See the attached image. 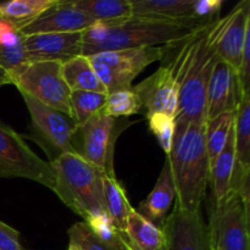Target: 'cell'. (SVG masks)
<instances>
[{"label": "cell", "instance_id": "cell-1", "mask_svg": "<svg viewBox=\"0 0 250 250\" xmlns=\"http://www.w3.org/2000/svg\"><path fill=\"white\" fill-rule=\"evenodd\" d=\"M175 122L172 148L166 158L172 173L176 203L186 211H200L210 176L205 124Z\"/></svg>", "mask_w": 250, "mask_h": 250}, {"label": "cell", "instance_id": "cell-2", "mask_svg": "<svg viewBox=\"0 0 250 250\" xmlns=\"http://www.w3.org/2000/svg\"><path fill=\"white\" fill-rule=\"evenodd\" d=\"M202 26L204 24L156 21L136 16L115 23L95 22L83 32L82 55L90 56L104 51L143 46H163L189 36Z\"/></svg>", "mask_w": 250, "mask_h": 250}, {"label": "cell", "instance_id": "cell-3", "mask_svg": "<svg viewBox=\"0 0 250 250\" xmlns=\"http://www.w3.org/2000/svg\"><path fill=\"white\" fill-rule=\"evenodd\" d=\"M221 17L198 31L197 41L187 59L180 82L175 121L207 122V90L212 70L219 60L214 48Z\"/></svg>", "mask_w": 250, "mask_h": 250}, {"label": "cell", "instance_id": "cell-4", "mask_svg": "<svg viewBox=\"0 0 250 250\" xmlns=\"http://www.w3.org/2000/svg\"><path fill=\"white\" fill-rule=\"evenodd\" d=\"M53 192L85 221L105 211L103 180L105 172L77 154H62L51 161Z\"/></svg>", "mask_w": 250, "mask_h": 250}, {"label": "cell", "instance_id": "cell-5", "mask_svg": "<svg viewBox=\"0 0 250 250\" xmlns=\"http://www.w3.org/2000/svg\"><path fill=\"white\" fill-rule=\"evenodd\" d=\"M202 27L180 41L163 45L160 67L148 78L132 87L141 100L146 117L156 112L176 116L181 76L197 41L198 31Z\"/></svg>", "mask_w": 250, "mask_h": 250}, {"label": "cell", "instance_id": "cell-6", "mask_svg": "<svg viewBox=\"0 0 250 250\" xmlns=\"http://www.w3.org/2000/svg\"><path fill=\"white\" fill-rule=\"evenodd\" d=\"M131 125L127 117L115 119L99 112L77 126L72 136L73 151L104 171L105 175L115 177V144L120 134Z\"/></svg>", "mask_w": 250, "mask_h": 250}, {"label": "cell", "instance_id": "cell-7", "mask_svg": "<svg viewBox=\"0 0 250 250\" xmlns=\"http://www.w3.org/2000/svg\"><path fill=\"white\" fill-rule=\"evenodd\" d=\"M61 65L56 61H27L10 75V82L21 94L72 119L71 90L62 77Z\"/></svg>", "mask_w": 250, "mask_h": 250}, {"label": "cell", "instance_id": "cell-8", "mask_svg": "<svg viewBox=\"0 0 250 250\" xmlns=\"http://www.w3.org/2000/svg\"><path fill=\"white\" fill-rule=\"evenodd\" d=\"M163 46L104 51L87 56L106 93L132 88L134 78L163 58Z\"/></svg>", "mask_w": 250, "mask_h": 250}, {"label": "cell", "instance_id": "cell-9", "mask_svg": "<svg viewBox=\"0 0 250 250\" xmlns=\"http://www.w3.org/2000/svg\"><path fill=\"white\" fill-rule=\"evenodd\" d=\"M31 115V126L27 138L36 142L46 153L49 163L62 154H75L72 136L77 124L62 112L54 110L33 98L21 94Z\"/></svg>", "mask_w": 250, "mask_h": 250}, {"label": "cell", "instance_id": "cell-10", "mask_svg": "<svg viewBox=\"0 0 250 250\" xmlns=\"http://www.w3.org/2000/svg\"><path fill=\"white\" fill-rule=\"evenodd\" d=\"M0 178H26L53 190L54 172L49 161L39 158L23 137L0 121Z\"/></svg>", "mask_w": 250, "mask_h": 250}, {"label": "cell", "instance_id": "cell-11", "mask_svg": "<svg viewBox=\"0 0 250 250\" xmlns=\"http://www.w3.org/2000/svg\"><path fill=\"white\" fill-rule=\"evenodd\" d=\"M208 233L211 249L250 250L249 204L239 190H229L221 203L212 205Z\"/></svg>", "mask_w": 250, "mask_h": 250}, {"label": "cell", "instance_id": "cell-12", "mask_svg": "<svg viewBox=\"0 0 250 250\" xmlns=\"http://www.w3.org/2000/svg\"><path fill=\"white\" fill-rule=\"evenodd\" d=\"M161 229L165 250H211L208 226L200 211H186L175 203Z\"/></svg>", "mask_w": 250, "mask_h": 250}, {"label": "cell", "instance_id": "cell-13", "mask_svg": "<svg viewBox=\"0 0 250 250\" xmlns=\"http://www.w3.org/2000/svg\"><path fill=\"white\" fill-rule=\"evenodd\" d=\"M250 28V1L238 2L226 16L221 17L214 48L221 60L239 72L246 34ZM239 75V73H238Z\"/></svg>", "mask_w": 250, "mask_h": 250}, {"label": "cell", "instance_id": "cell-14", "mask_svg": "<svg viewBox=\"0 0 250 250\" xmlns=\"http://www.w3.org/2000/svg\"><path fill=\"white\" fill-rule=\"evenodd\" d=\"M238 71L226 61H216L207 90V121L236 111L242 97Z\"/></svg>", "mask_w": 250, "mask_h": 250}, {"label": "cell", "instance_id": "cell-15", "mask_svg": "<svg viewBox=\"0 0 250 250\" xmlns=\"http://www.w3.org/2000/svg\"><path fill=\"white\" fill-rule=\"evenodd\" d=\"M83 32L42 33L24 37L23 46L28 61L66 62L82 55Z\"/></svg>", "mask_w": 250, "mask_h": 250}, {"label": "cell", "instance_id": "cell-16", "mask_svg": "<svg viewBox=\"0 0 250 250\" xmlns=\"http://www.w3.org/2000/svg\"><path fill=\"white\" fill-rule=\"evenodd\" d=\"M94 23L95 21L76 9L71 1L59 0L20 32L23 37L42 33H75L87 31Z\"/></svg>", "mask_w": 250, "mask_h": 250}, {"label": "cell", "instance_id": "cell-17", "mask_svg": "<svg viewBox=\"0 0 250 250\" xmlns=\"http://www.w3.org/2000/svg\"><path fill=\"white\" fill-rule=\"evenodd\" d=\"M131 4L136 17L177 23H209L197 17L195 0H133Z\"/></svg>", "mask_w": 250, "mask_h": 250}, {"label": "cell", "instance_id": "cell-18", "mask_svg": "<svg viewBox=\"0 0 250 250\" xmlns=\"http://www.w3.org/2000/svg\"><path fill=\"white\" fill-rule=\"evenodd\" d=\"M175 199V185H173L170 164L166 158L163 170H161L160 176H159L153 190L149 193V195L143 202L139 203L137 211L161 229Z\"/></svg>", "mask_w": 250, "mask_h": 250}, {"label": "cell", "instance_id": "cell-19", "mask_svg": "<svg viewBox=\"0 0 250 250\" xmlns=\"http://www.w3.org/2000/svg\"><path fill=\"white\" fill-rule=\"evenodd\" d=\"M124 239L129 250H164L165 236L163 229L132 209L127 217Z\"/></svg>", "mask_w": 250, "mask_h": 250}, {"label": "cell", "instance_id": "cell-20", "mask_svg": "<svg viewBox=\"0 0 250 250\" xmlns=\"http://www.w3.org/2000/svg\"><path fill=\"white\" fill-rule=\"evenodd\" d=\"M236 167V141L232 126L226 146L210 167L209 182L211 183L212 205L221 203L231 190V182Z\"/></svg>", "mask_w": 250, "mask_h": 250}, {"label": "cell", "instance_id": "cell-21", "mask_svg": "<svg viewBox=\"0 0 250 250\" xmlns=\"http://www.w3.org/2000/svg\"><path fill=\"white\" fill-rule=\"evenodd\" d=\"M61 73L71 92L85 90V92L106 93V89L100 82L87 56H76L63 62L61 65Z\"/></svg>", "mask_w": 250, "mask_h": 250}, {"label": "cell", "instance_id": "cell-22", "mask_svg": "<svg viewBox=\"0 0 250 250\" xmlns=\"http://www.w3.org/2000/svg\"><path fill=\"white\" fill-rule=\"evenodd\" d=\"M23 41L24 37L19 29L0 19V70L7 76L9 81L10 75L28 61Z\"/></svg>", "mask_w": 250, "mask_h": 250}, {"label": "cell", "instance_id": "cell-23", "mask_svg": "<svg viewBox=\"0 0 250 250\" xmlns=\"http://www.w3.org/2000/svg\"><path fill=\"white\" fill-rule=\"evenodd\" d=\"M73 6L95 22L115 23L133 16L131 0H71Z\"/></svg>", "mask_w": 250, "mask_h": 250}, {"label": "cell", "instance_id": "cell-24", "mask_svg": "<svg viewBox=\"0 0 250 250\" xmlns=\"http://www.w3.org/2000/svg\"><path fill=\"white\" fill-rule=\"evenodd\" d=\"M58 1L59 0H10L0 2V19L20 31Z\"/></svg>", "mask_w": 250, "mask_h": 250}, {"label": "cell", "instance_id": "cell-25", "mask_svg": "<svg viewBox=\"0 0 250 250\" xmlns=\"http://www.w3.org/2000/svg\"><path fill=\"white\" fill-rule=\"evenodd\" d=\"M103 190H104L105 211L115 227L124 233L127 217L133 209L128 202L126 189L117 180L116 176L112 177L105 175L103 180Z\"/></svg>", "mask_w": 250, "mask_h": 250}, {"label": "cell", "instance_id": "cell-26", "mask_svg": "<svg viewBox=\"0 0 250 250\" xmlns=\"http://www.w3.org/2000/svg\"><path fill=\"white\" fill-rule=\"evenodd\" d=\"M234 114L236 111L225 112L205 122V142H207L210 167L226 146L229 131L233 126Z\"/></svg>", "mask_w": 250, "mask_h": 250}, {"label": "cell", "instance_id": "cell-27", "mask_svg": "<svg viewBox=\"0 0 250 250\" xmlns=\"http://www.w3.org/2000/svg\"><path fill=\"white\" fill-rule=\"evenodd\" d=\"M106 93L85 92V90L71 92V112H72V120L77 124V126H81L90 117L102 112L106 102Z\"/></svg>", "mask_w": 250, "mask_h": 250}, {"label": "cell", "instance_id": "cell-28", "mask_svg": "<svg viewBox=\"0 0 250 250\" xmlns=\"http://www.w3.org/2000/svg\"><path fill=\"white\" fill-rule=\"evenodd\" d=\"M70 244L81 250H129L125 239L111 242L98 237L84 221L76 222L67 229Z\"/></svg>", "mask_w": 250, "mask_h": 250}, {"label": "cell", "instance_id": "cell-29", "mask_svg": "<svg viewBox=\"0 0 250 250\" xmlns=\"http://www.w3.org/2000/svg\"><path fill=\"white\" fill-rule=\"evenodd\" d=\"M103 112L110 117L120 119L136 114H143L141 100L132 88L107 93Z\"/></svg>", "mask_w": 250, "mask_h": 250}, {"label": "cell", "instance_id": "cell-30", "mask_svg": "<svg viewBox=\"0 0 250 250\" xmlns=\"http://www.w3.org/2000/svg\"><path fill=\"white\" fill-rule=\"evenodd\" d=\"M146 120L149 124V131L156 137L159 144L165 151L166 156H168L171 153V148H172L173 136H175V117L156 112V114H151L150 116L146 117Z\"/></svg>", "mask_w": 250, "mask_h": 250}, {"label": "cell", "instance_id": "cell-31", "mask_svg": "<svg viewBox=\"0 0 250 250\" xmlns=\"http://www.w3.org/2000/svg\"><path fill=\"white\" fill-rule=\"evenodd\" d=\"M20 233L11 226L0 221V250H21Z\"/></svg>", "mask_w": 250, "mask_h": 250}, {"label": "cell", "instance_id": "cell-32", "mask_svg": "<svg viewBox=\"0 0 250 250\" xmlns=\"http://www.w3.org/2000/svg\"><path fill=\"white\" fill-rule=\"evenodd\" d=\"M4 84H10V81L7 78V76L0 70V85H4Z\"/></svg>", "mask_w": 250, "mask_h": 250}, {"label": "cell", "instance_id": "cell-33", "mask_svg": "<svg viewBox=\"0 0 250 250\" xmlns=\"http://www.w3.org/2000/svg\"><path fill=\"white\" fill-rule=\"evenodd\" d=\"M67 250H81V249L78 248V247L73 246V244H68V248H67Z\"/></svg>", "mask_w": 250, "mask_h": 250}, {"label": "cell", "instance_id": "cell-34", "mask_svg": "<svg viewBox=\"0 0 250 250\" xmlns=\"http://www.w3.org/2000/svg\"><path fill=\"white\" fill-rule=\"evenodd\" d=\"M211 250H222V249H216V248H215V249H211Z\"/></svg>", "mask_w": 250, "mask_h": 250}, {"label": "cell", "instance_id": "cell-35", "mask_svg": "<svg viewBox=\"0 0 250 250\" xmlns=\"http://www.w3.org/2000/svg\"><path fill=\"white\" fill-rule=\"evenodd\" d=\"M21 250H23V249H21Z\"/></svg>", "mask_w": 250, "mask_h": 250}, {"label": "cell", "instance_id": "cell-36", "mask_svg": "<svg viewBox=\"0 0 250 250\" xmlns=\"http://www.w3.org/2000/svg\"><path fill=\"white\" fill-rule=\"evenodd\" d=\"M164 250H165V249H164Z\"/></svg>", "mask_w": 250, "mask_h": 250}]
</instances>
